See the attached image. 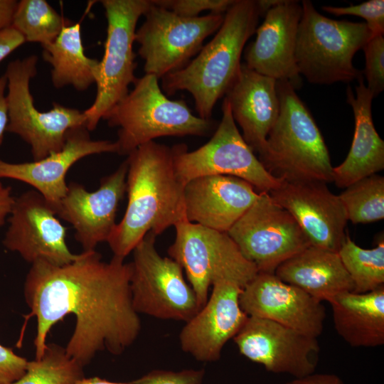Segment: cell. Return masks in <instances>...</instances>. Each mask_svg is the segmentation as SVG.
I'll list each match as a JSON object with an SVG mask.
<instances>
[{
	"mask_svg": "<svg viewBox=\"0 0 384 384\" xmlns=\"http://www.w3.org/2000/svg\"><path fill=\"white\" fill-rule=\"evenodd\" d=\"M354 285L353 292L366 293L384 287V240L376 247L363 249L346 235L338 251Z\"/></svg>",
	"mask_w": 384,
	"mask_h": 384,
	"instance_id": "f1b7e54d",
	"label": "cell"
},
{
	"mask_svg": "<svg viewBox=\"0 0 384 384\" xmlns=\"http://www.w3.org/2000/svg\"><path fill=\"white\" fill-rule=\"evenodd\" d=\"M365 53L366 75L368 90L375 97L384 89V38L374 35L362 48Z\"/></svg>",
	"mask_w": 384,
	"mask_h": 384,
	"instance_id": "1f68e13d",
	"label": "cell"
},
{
	"mask_svg": "<svg viewBox=\"0 0 384 384\" xmlns=\"http://www.w3.org/2000/svg\"><path fill=\"white\" fill-rule=\"evenodd\" d=\"M156 237L148 233L132 252L129 285L133 308L138 314L186 322L201 306L180 265L156 250Z\"/></svg>",
	"mask_w": 384,
	"mask_h": 384,
	"instance_id": "30bf717a",
	"label": "cell"
},
{
	"mask_svg": "<svg viewBox=\"0 0 384 384\" xmlns=\"http://www.w3.org/2000/svg\"><path fill=\"white\" fill-rule=\"evenodd\" d=\"M14 201V197L11 195V188L0 181V227L4 225L9 215Z\"/></svg>",
	"mask_w": 384,
	"mask_h": 384,
	"instance_id": "ab89813d",
	"label": "cell"
},
{
	"mask_svg": "<svg viewBox=\"0 0 384 384\" xmlns=\"http://www.w3.org/2000/svg\"><path fill=\"white\" fill-rule=\"evenodd\" d=\"M224 16L209 13L183 17L154 4L151 0L134 36L145 74L161 79L183 68L200 51L206 38L219 29Z\"/></svg>",
	"mask_w": 384,
	"mask_h": 384,
	"instance_id": "7c38bea8",
	"label": "cell"
},
{
	"mask_svg": "<svg viewBox=\"0 0 384 384\" xmlns=\"http://www.w3.org/2000/svg\"><path fill=\"white\" fill-rule=\"evenodd\" d=\"M205 370L184 369L178 371L153 370L130 382L131 384H203Z\"/></svg>",
	"mask_w": 384,
	"mask_h": 384,
	"instance_id": "e575fe53",
	"label": "cell"
},
{
	"mask_svg": "<svg viewBox=\"0 0 384 384\" xmlns=\"http://www.w3.org/2000/svg\"><path fill=\"white\" fill-rule=\"evenodd\" d=\"M38 57L31 55L11 61L5 72L9 122L6 132L19 136L31 146L33 161L62 149L68 132L86 127L84 111L53 103L51 110L39 111L30 91V81L37 73Z\"/></svg>",
	"mask_w": 384,
	"mask_h": 384,
	"instance_id": "ba28073f",
	"label": "cell"
},
{
	"mask_svg": "<svg viewBox=\"0 0 384 384\" xmlns=\"http://www.w3.org/2000/svg\"><path fill=\"white\" fill-rule=\"evenodd\" d=\"M269 194L292 215L311 245L338 252L348 218L338 196L326 183L281 181Z\"/></svg>",
	"mask_w": 384,
	"mask_h": 384,
	"instance_id": "ac0fdd59",
	"label": "cell"
},
{
	"mask_svg": "<svg viewBox=\"0 0 384 384\" xmlns=\"http://www.w3.org/2000/svg\"><path fill=\"white\" fill-rule=\"evenodd\" d=\"M233 339L242 356L274 373L302 378L318 364L317 338L267 319L248 316Z\"/></svg>",
	"mask_w": 384,
	"mask_h": 384,
	"instance_id": "9a60e30c",
	"label": "cell"
},
{
	"mask_svg": "<svg viewBox=\"0 0 384 384\" xmlns=\"http://www.w3.org/2000/svg\"><path fill=\"white\" fill-rule=\"evenodd\" d=\"M228 234L258 272L274 273L311 242L292 215L267 192L259 196Z\"/></svg>",
	"mask_w": 384,
	"mask_h": 384,
	"instance_id": "4fadbf2b",
	"label": "cell"
},
{
	"mask_svg": "<svg viewBox=\"0 0 384 384\" xmlns=\"http://www.w3.org/2000/svg\"><path fill=\"white\" fill-rule=\"evenodd\" d=\"M249 182L232 176L213 175L193 178L184 186L188 221L228 233L259 196Z\"/></svg>",
	"mask_w": 384,
	"mask_h": 384,
	"instance_id": "7402d4cb",
	"label": "cell"
},
{
	"mask_svg": "<svg viewBox=\"0 0 384 384\" xmlns=\"http://www.w3.org/2000/svg\"><path fill=\"white\" fill-rule=\"evenodd\" d=\"M174 227L176 237L168 253L185 271L201 307L215 282L230 281L243 288L257 274L228 233L186 220Z\"/></svg>",
	"mask_w": 384,
	"mask_h": 384,
	"instance_id": "52a82bcc",
	"label": "cell"
},
{
	"mask_svg": "<svg viewBox=\"0 0 384 384\" xmlns=\"http://www.w3.org/2000/svg\"><path fill=\"white\" fill-rule=\"evenodd\" d=\"M83 368L65 347L47 343L43 356L28 361L24 375L12 384H73L85 378Z\"/></svg>",
	"mask_w": 384,
	"mask_h": 384,
	"instance_id": "f546056e",
	"label": "cell"
},
{
	"mask_svg": "<svg viewBox=\"0 0 384 384\" xmlns=\"http://www.w3.org/2000/svg\"><path fill=\"white\" fill-rule=\"evenodd\" d=\"M131 265L113 256L104 262L95 250L83 251L62 266L36 262L26 277L23 293L36 316V358L46 347L52 326L73 314L75 326L65 347L83 367L97 352L119 355L131 346L141 331L139 314L132 306Z\"/></svg>",
	"mask_w": 384,
	"mask_h": 384,
	"instance_id": "6da1fadb",
	"label": "cell"
},
{
	"mask_svg": "<svg viewBox=\"0 0 384 384\" xmlns=\"http://www.w3.org/2000/svg\"><path fill=\"white\" fill-rule=\"evenodd\" d=\"M277 80L261 75L245 63L225 93L235 123L242 138L254 153L264 150L266 139L279 114Z\"/></svg>",
	"mask_w": 384,
	"mask_h": 384,
	"instance_id": "603a6c76",
	"label": "cell"
},
{
	"mask_svg": "<svg viewBox=\"0 0 384 384\" xmlns=\"http://www.w3.org/2000/svg\"><path fill=\"white\" fill-rule=\"evenodd\" d=\"M240 305L249 316L267 319L317 338L324 329L325 307L301 289L274 273L258 272L240 295Z\"/></svg>",
	"mask_w": 384,
	"mask_h": 384,
	"instance_id": "e0dca14e",
	"label": "cell"
},
{
	"mask_svg": "<svg viewBox=\"0 0 384 384\" xmlns=\"http://www.w3.org/2000/svg\"><path fill=\"white\" fill-rule=\"evenodd\" d=\"M42 48L44 60L51 65V80L55 88L72 85L84 91L96 84L100 60L85 55L79 23L64 26L53 42Z\"/></svg>",
	"mask_w": 384,
	"mask_h": 384,
	"instance_id": "4316f807",
	"label": "cell"
},
{
	"mask_svg": "<svg viewBox=\"0 0 384 384\" xmlns=\"http://www.w3.org/2000/svg\"><path fill=\"white\" fill-rule=\"evenodd\" d=\"M302 14V4L296 1L285 0L271 8L245 53V63L249 68L276 80H287L295 90L302 85L295 59Z\"/></svg>",
	"mask_w": 384,
	"mask_h": 384,
	"instance_id": "ffe728a7",
	"label": "cell"
},
{
	"mask_svg": "<svg viewBox=\"0 0 384 384\" xmlns=\"http://www.w3.org/2000/svg\"><path fill=\"white\" fill-rule=\"evenodd\" d=\"M107 22L105 52L100 60L97 95L84 111L86 128L94 130L100 120L129 92L137 78L133 43L137 22L151 5V0H102Z\"/></svg>",
	"mask_w": 384,
	"mask_h": 384,
	"instance_id": "9c48e42d",
	"label": "cell"
},
{
	"mask_svg": "<svg viewBox=\"0 0 384 384\" xmlns=\"http://www.w3.org/2000/svg\"><path fill=\"white\" fill-rule=\"evenodd\" d=\"M279 114L258 159L285 181L333 182L330 155L313 117L287 80H277Z\"/></svg>",
	"mask_w": 384,
	"mask_h": 384,
	"instance_id": "277c9868",
	"label": "cell"
},
{
	"mask_svg": "<svg viewBox=\"0 0 384 384\" xmlns=\"http://www.w3.org/2000/svg\"><path fill=\"white\" fill-rule=\"evenodd\" d=\"M261 13L255 0H236L226 11L215 36L183 68L161 78L164 93L186 90L198 117L210 119L218 100L235 80L247 40L255 33Z\"/></svg>",
	"mask_w": 384,
	"mask_h": 384,
	"instance_id": "3957f363",
	"label": "cell"
},
{
	"mask_svg": "<svg viewBox=\"0 0 384 384\" xmlns=\"http://www.w3.org/2000/svg\"><path fill=\"white\" fill-rule=\"evenodd\" d=\"M9 223L3 245L31 264L41 261L62 266L79 257L68 247L67 228L54 208L36 190L14 197Z\"/></svg>",
	"mask_w": 384,
	"mask_h": 384,
	"instance_id": "5bb4252c",
	"label": "cell"
},
{
	"mask_svg": "<svg viewBox=\"0 0 384 384\" xmlns=\"http://www.w3.org/2000/svg\"><path fill=\"white\" fill-rule=\"evenodd\" d=\"M356 94L350 86L346 90V101L352 107L355 119V131L349 152L345 160L333 169V182L338 188H346L351 183L384 169V142L373 124L371 103L374 98L358 78Z\"/></svg>",
	"mask_w": 384,
	"mask_h": 384,
	"instance_id": "cb8c5ba5",
	"label": "cell"
},
{
	"mask_svg": "<svg viewBox=\"0 0 384 384\" xmlns=\"http://www.w3.org/2000/svg\"><path fill=\"white\" fill-rule=\"evenodd\" d=\"M329 303L335 329L350 346L384 344V287L362 294L346 292Z\"/></svg>",
	"mask_w": 384,
	"mask_h": 384,
	"instance_id": "484cf974",
	"label": "cell"
},
{
	"mask_svg": "<svg viewBox=\"0 0 384 384\" xmlns=\"http://www.w3.org/2000/svg\"><path fill=\"white\" fill-rule=\"evenodd\" d=\"M322 9L337 16L351 15L361 17L366 20L365 23L373 36L384 33L383 0H370L346 7L324 6Z\"/></svg>",
	"mask_w": 384,
	"mask_h": 384,
	"instance_id": "d6a6232c",
	"label": "cell"
},
{
	"mask_svg": "<svg viewBox=\"0 0 384 384\" xmlns=\"http://www.w3.org/2000/svg\"><path fill=\"white\" fill-rule=\"evenodd\" d=\"M117 153L115 142L92 139L85 127L69 130L61 150L31 162L11 163L0 159V178L26 183L55 207L68 190L65 177L71 166L87 156Z\"/></svg>",
	"mask_w": 384,
	"mask_h": 384,
	"instance_id": "44dd1931",
	"label": "cell"
},
{
	"mask_svg": "<svg viewBox=\"0 0 384 384\" xmlns=\"http://www.w3.org/2000/svg\"><path fill=\"white\" fill-rule=\"evenodd\" d=\"M117 127V153L129 155L139 146L161 137H204L217 124L194 115L183 100L165 95L159 79L149 74L137 78L134 88L103 118Z\"/></svg>",
	"mask_w": 384,
	"mask_h": 384,
	"instance_id": "5b68a950",
	"label": "cell"
},
{
	"mask_svg": "<svg viewBox=\"0 0 384 384\" xmlns=\"http://www.w3.org/2000/svg\"><path fill=\"white\" fill-rule=\"evenodd\" d=\"M73 384H131L129 383L112 382L99 377L83 378Z\"/></svg>",
	"mask_w": 384,
	"mask_h": 384,
	"instance_id": "b9f144b4",
	"label": "cell"
},
{
	"mask_svg": "<svg viewBox=\"0 0 384 384\" xmlns=\"http://www.w3.org/2000/svg\"><path fill=\"white\" fill-rule=\"evenodd\" d=\"M338 196L348 220L368 223L384 218V178L377 174L363 178Z\"/></svg>",
	"mask_w": 384,
	"mask_h": 384,
	"instance_id": "4dcf8cb0",
	"label": "cell"
},
{
	"mask_svg": "<svg viewBox=\"0 0 384 384\" xmlns=\"http://www.w3.org/2000/svg\"><path fill=\"white\" fill-rule=\"evenodd\" d=\"M301 4L295 48L300 75L319 85L357 80L362 73L353 66V58L373 36L367 24L327 18L309 0Z\"/></svg>",
	"mask_w": 384,
	"mask_h": 384,
	"instance_id": "8992f818",
	"label": "cell"
},
{
	"mask_svg": "<svg viewBox=\"0 0 384 384\" xmlns=\"http://www.w3.org/2000/svg\"><path fill=\"white\" fill-rule=\"evenodd\" d=\"M205 304L179 334L181 350L201 362L220 358L225 343L238 333L248 318L240 305L242 288L221 280L211 287Z\"/></svg>",
	"mask_w": 384,
	"mask_h": 384,
	"instance_id": "d6986e66",
	"label": "cell"
},
{
	"mask_svg": "<svg viewBox=\"0 0 384 384\" xmlns=\"http://www.w3.org/2000/svg\"><path fill=\"white\" fill-rule=\"evenodd\" d=\"M171 147L176 176L184 185L198 177L225 175L249 182L259 193H269L281 183L267 171L243 139L225 98L221 120L207 143L191 151L183 144Z\"/></svg>",
	"mask_w": 384,
	"mask_h": 384,
	"instance_id": "8fae6325",
	"label": "cell"
},
{
	"mask_svg": "<svg viewBox=\"0 0 384 384\" xmlns=\"http://www.w3.org/2000/svg\"><path fill=\"white\" fill-rule=\"evenodd\" d=\"M17 1L0 0V31L11 26Z\"/></svg>",
	"mask_w": 384,
	"mask_h": 384,
	"instance_id": "60d3db41",
	"label": "cell"
},
{
	"mask_svg": "<svg viewBox=\"0 0 384 384\" xmlns=\"http://www.w3.org/2000/svg\"><path fill=\"white\" fill-rule=\"evenodd\" d=\"M23 36L11 26L0 31V62L25 43Z\"/></svg>",
	"mask_w": 384,
	"mask_h": 384,
	"instance_id": "8d00e7d4",
	"label": "cell"
},
{
	"mask_svg": "<svg viewBox=\"0 0 384 384\" xmlns=\"http://www.w3.org/2000/svg\"><path fill=\"white\" fill-rule=\"evenodd\" d=\"M127 160V205L107 241L113 256L124 260L148 233L157 236L186 220L185 185L176 176L172 147L151 141Z\"/></svg>",
	"mask_w": 384,
	"mask_h": 384,
	"instance_id": "7a4b0ae2",
	"label": "cell"
},
{
	"mask_svg": "<svg viewBox=\"0 0 384 384\" xmlns=\"http://www.w3.org/2000/svg\"><path fill=\"white\" fill-rule=\"evenodd\" d=\"M127 169L126 159L94 191L78 183L68 184L66 193L54 207L57 216L73 227L83 251L95 250L99 243L107 242L116 226L117 208L126 193Z\"/></svg>",
	"mask_w": 384,
	"mask_h": 384,
	"instance_id": "2e32d148",
	"label": "cell"
},
{
	"mask_svg": "<svg viewBox=\"0 0 384 384\" xmlns=\"http://www.w3.org/2000/svg\"><path fill=\"white\" fill-rule=\"evenodd\" d=\"M70 23L45 0H21L17 2L11 26L26 42L39 43L43 46L53 42L63 28Z\"/></svg>",
	"mask_w": 384,
	"mask_h": 384,
	"instance_id": "83f0119b",
	"label": "cell"
},
{
	"mask_svg": "<svg viewBox=\"0 0 384 384\" xmlns=\"http://www.w3.org/2000/svg\"><path fill=\"white\" fill-rule=\"evenodd\" d=\"M236 0H152L154 4L165 8L176 14L195 18L206 11L225 14Z\"/></svg>",
	"mask_w": 384,
	"mask_h": 384,
	"instance_id": "836d02e7",
	"label": "cell"
},
{
	"mask_svg": "<svg viewBox=\"0 0 384 384\" xmlns=\"http://www.w3.org/2000/svg\"><path fill=\"white\" fill-rule=\"evenodd\" d=\"M28 361L0 344V384H12L26 373Z\"/></svg>",
	"mask_w": 384,
	"mask_h": 384,
	"instance_id": "d590c367",
	"label": "cell"
},
{
	"mask_svg": "<svg viewBox=\"0 0 384 384\" xmlns=\"http://www.w3.org/2000/svg\"><path fill=\"white\" fill-rule=\"evenodd\" d=\"M7 87V79L4 74L0 77V145L3 143L4 133L9 122L8 111L6 100V88Z\"/></svg>",
	"mask_w": 384,
	"mask_h": 384,
	"instance_id": "f35d334b",
	"label": "cell"
},
{
	"mask_svg": "<svg viewBox=\"0 0 384 384\" xmlns=\"http://www.w3.org/2000/svg\"><path fill=\"white\" fill-rule=\"evenodd\" d=\"M274 274L320 302H329L340 294L354 290L338 252L313 245L280 264Z\"/></svg>",
	"mask_w": 384,
	"mask_h": 384,
	"instance_id": "d4e9b609",
	"label": "cell"
},
{
	"mask_svg": "<svg viewBox=\"0 0 384 384\" xmlns=\"http://www.w3.org/2000/svg\"><path fill=\"white\" fill-rule=\"evenodd\" d=\"M286 384H343V383L335 374L314 373L302 378H296Z\"/></svg>",
	"mask_w": 384,
	"mask_h": 384,
	"instance_id": "74e56055",
	"label": "cell"
}]
</instances>
